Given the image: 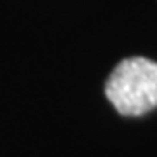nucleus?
I'll list each match as a JSON object with an SVG mask.
<instances>
[{
    "label": "nucleus",
    "instance_id": "1",
    "mask_svg": "<svg viewBox=\"0 0 157 157\" xmlns=\"http://www.w3.org/2000/svg\"><path fill=\"white\" fill-rule=\"evenodd\" d=\"M105 94L122 115H143L157 107V63L141 56L122 59L105 84Z\"/></svg>",
    "mask_w": 157,
    "mask_h": 157
}]
</instances>
